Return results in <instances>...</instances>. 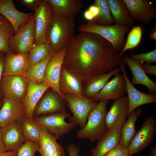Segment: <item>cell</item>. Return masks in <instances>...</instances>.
<instances>
[{"label":"cell","mask_w":156,"mask_h":156,"mask_svg":"<svg viewBox=\"0 0 156 156\" xmlns=\"http://www.w3.org/2000/svg\"><path fill=\"white\" fill-rule=\"evenodd\" d=\"M65 47L62 65L84 79L107 73L123 60L109 42L94 33L81 32L73 35Z\"/></svg>","instance_id":"obj_1"},{"label":"cell","mask_w":156,"mask_h":156,"mask_svg":"<svg viewBox=\"0 0 156 156\" xmlns=\"http://www.w3.org/2000/svg\"><path fill=\"white\" fill-rule=\"evenodd\" d=\"M74 18L54 12L48 27L46 39L53 53L65 48L73 35L75 29Z\"/></svg>","instance_id":"obj_2"},{"label":"cell","mask_w":156,"mask_h":156,"mask_svg":"<svg viewBox=\"0 0 156 156\" xmlns=\"http://www.w3.org/2000/svg\"><path fill=\"white\" fill-rule=\"evenodd\" d=\"M108 101L102 100L90 111L85 127L78 130L77 136L79 139H87L92 143L99 140L107 130L105 119Z\"/></svg>","instance_id":"obj_3"},{"label":"cell","mask_w":156,"mask_h":156,"mask_svg":"<svg viewBox=\"0 0 156 156\" xmlns=\"http://www.w3.org/2000/svg\"><path fill=\"white\" fill-rule=\"evenodd\" d=\"M72 116L65 109L34 117L33 120L44 128L57 140L76 127L77 124L66 119Z\"/></svg>","instance_id":"obj_4"},{"label":"cell","mask_w":156,"mask_h":156,"mask_svg":"<svg viewBox=\"0 0 156 156\" xmlns=\"http://www.w3.org/2000/svg\"><path fill=\"white\" fill-rule=\"evenodd\" d=\"M130 28L127 26L115 24L111 26L100 25L90 21L81 24L78 29L81 32L94 33L103 37L109 42L116 51L119 53L125 46V36Z\"/></svg>","instance_id":"obj_5"},{"label":"cell","mask_w":156,"mask_h":156,"mask_svg":"<svg viewBox=\"0 0 156 156\" xmlns=\"http://www.w3.org/2000/svg\"><path fill=\"white\" fill-rule=\"evenodd\" d=\"M64 96L66 104L72 113V120L80 126V129H83L86 124L89 112L98 103L90 99L70 93Z\"/></svg>","instance_id":"obj_6"},{"label":"cell","mask_w":156,"mask_h":156,"mask_svg":"<svg viewBox=\"0 0 156 156\" xmlns=\"http://www.w3.org/2000/svg\"><path fill=\"white\" fill-rule=\"evenodd\" d=\"M34 14L27 23L19 27L16 34L11 39L9 46L15 54L29 53L32 48L35 39Z\"/></svg>","instance_id":"obj_7"},{"label":"cell","mask_w":156,"mask_h":156,"mask_svg":"<svg viewBox=\"0 0 156 156\" xmlns=\"http://www.w3.org/2000/svg\"><path fill=\"white\" fill-rule=\"evenodd\" d=\"M28 82L24 76L2 75L0 90L3 98L22 101L27 92Z\"/></svg>","instance_id":"obj_8"},{"label":"cell","mask_w":156,"mask_h":156,"mask_svg":"<svg viewBox=\"0 0 156 156\" xmlns=\"http://www.w3.org/2000/svg\"><path fill=\"white\" fill-rule=\"evenodd\" d=\"M156 133V122L152 116L147 118L128 147L129 154L133 155L142 151L153 142Z\"/></svg>","instance_id":"obj_9"},{"label":"cell","mask_w":156,"mask_h":156,"mask_svg":"<svg viewBox=\"0 0 156 156\" xmlns=\"http://www.w3.org/2000/svg\"><path fill=\"white\" fill-rule=\"evenodd\" d=\"M34 11L35 37L34 45L48 43L46 32L53 14L52 7L47 0H41Z\"/></svg>","instance_id":"obj_10"},{"label":"cell","mask_w":156,"mask_h":156,"mask_svg":"<svg viewBox=\"0 0 156 156\" xmlns=\"http://www.w3.org/2000/svg\"><path fill=\"white\" fill-rule=\"evenodd\" d=\"M131 18L148 24L156 18V7L149 0H122Z\"/></svg>","instance_id":"obj_11"},{"label":"cell","mask_w":156,"mask_h":156,"mask_svg":"<svg viewBox=\"0 0 156 156\" xmlns=\"http://www.w3.org/2000/svg\"><path fill=\"white\" fill-rule=\"evenodd\" d=\"M124 60L119 64V67L124 76L126 83V91L128 94V108L127 118L131 113L138 107L143 105L156 102L155 94H147L142 92L133 85L127 75Z\"/></svg>","instance_id":"obj_12"},{"label":"cell","mask_w":156,"mask_h":156,"mask_svg":"<svg viewBox=\"0 0 156 156\" xmlns=\"http://www.w3.org/2000/svg\"><path fill=\"white\" fill-rule=\"evenodd\" d=\"M66 51L65 47L60 52L53 53L47 63L43 77L44 82L49 84L50 88L59 95L66 104L64 96L59 90V82Z\"/></svg>","instance_id":"obj_13"},{"label":"cell","mask_w":156,"mask_h":156,"mask_svg":"<svg viewBox=\"0 0 156 156\" xmlns=\"http://www.w3.org/2000/svg\"><path fill=\"white\" fill-rule=\"evenodd\" d=\"M84 79L74 70L62 65L59 82L60 92L63 95L70 93L79 97L84 96L82 84Z\"/></svg>","instance_id":"obj_14"},{"label":"cell","mask_w":156,"mask_h":156,"mask_svg":"<svg viewBox=\"0 0 156 156\" xmlns=\"http://www.w3.org/2000/svg\"><path fill=\"white\" fill-rule=\"evenodd\" d=\"M2 141L7 151H17L25 142L21 121L16 120L1 128Z\"/></svg>","instance_id":"obj_15"},{"label":"cell","mask_w":156,"mask_h":156,"mask_svg":"<svg viewBox=\"0 0 156 156\" xmlns=\"http://www.w3.org/2000/svg\"><path fill=\"white\" fill-rule=\"evenodd\" d=\"M126 91V83L123 75L119 73L114 75L100 92L90 99L95 101L118 99L124 96Z\"/></svg>","instance_id":"obj_16"},{"label":"cell","mask_w":156,"mask_h":156,"mask_svg":"<svg viewBox=\"0 0 156 156\" xmlns=\"http://www.w3.org/2000/svg\"><path fill=\"white\" fill-rule=\"evenodd\" d=\"M50 88V86L46 82L38 84L32 80H28L27 92L22 101L24 107L25 118L33 119L37 104L43 94Z\"/></svg>","instance_id":"obj_17"},{"label":"cell","mask_w":156,"mask_h":156,"mask_svg":"<svg viewBox=\"0 0 156 156\" xmlns=\"http://www.w3.org/2000/svg\"><path fill=\"white\" fill-rule=\"evenodd\" d=\"M46 92L37 104L33 117L65 109V103L56 92L51 88Z\"/></svg>","instance_id":"obj_18"},{"label":"cell","mask_w":156,"mask_h":156,"mask_svg":"<svg viewBox=\"0 0 156 156\" xmlns=\"http://www.w3.org/2000/svg\"><path fill=\"white\" fill-rule=\"evenodd\" d=\"M0 107V127L1 128L16 120L22 121L25 118V108L22 101L3 98Z\"/></svg>","instance_id":"obj_19"},{"label":"cell","mask_w":156,"mask_h":156,"mask_svg":"<svg viewBox=\"0 0 156 156\" xmlns=\"http://www.w3.org/2000/svg\"><path fill=\"white\" fill-rule=\"evenodd\" d=\"M0 15L5 17L11 23L14 29L15 35L20 26L27 22L33 14L18 11L16 8L12 0H1Z\"/></svg>","instance_id":"obj_20"},{"label":"cell","mask_w":156,"mask_h":156,"mask_svg":"<svg viewBox=\"0 0 156 156\" xmlns=\"http://www.w3.org/2000/svg\"><path fill=\"white\" fill-rule=\"evenodd\" d=\"M122 125H119L109 129L99 139L96 146L91 150V156H104L119 144Z\"/></svg>","instance_id":"obj_21"},{"label":"cell","mask_w":156,"mask_h":156,"mask_svg":"<svg viewBox=\"0 0 156 156\" xmlns=\"http://www.w3.org/2000/svg\"><path fill=\"white\" fill-rule=\"evenodd\" d=\"M3 76H24L29 67V53H14L11 52L4 59Z\"/></svg>","instance_id":"obj_22"},{"label":"cell","mask_w":156,"mask_h":156,"mask_svg":"<svg viewBox=\"0 0 156 156\" xmlns=\"http://www.w3.org/2000/svg\"><path fill=\"white\" fill-rule=\"evenodd\" d=\"M128 108L127 96L115 100L107 112L105 119L107 129L123 125L127 118Z\"/></svg>","instance_id":"obj_23"},{"label":"cell","mask_w":156,"mask_h":156,"mask_svg":"<svg viewBox=\"0 0 156 156\" xmlns=\"http://www.w3.org/2000/svg\"><path fill=\"white\" fill-rule=\"evenodd\" d=\"M120 71V68L117 67L108 73L84 79L82 84L84 96L90 99L98 94L109 79Z\"/></svg>","instance_id":"obj_24"},{"label":"cell","mask_w":156,"mask_h":156,"mask_svg":"<svg viewBox=\"0 0 156 156\" xmlns=\"http://www.w3.org/2000/svg\"><path fill=\"white\" fill-rule=\"evenodd\" d=\"M122 57L132 72L133 79L131 84L133 85H144L148 88L149 93L155 94L156 93V83L146 75L142 68L140 62L132 59L127 55H123Z\"/></svg>","instance_id":"obj_25"},{"label":"cell","mask_w":156,"mask_h":156,"mask_svg":"<svg viewBox=\"0 0 156 156\" xmlns=\"http://www.w3.org/2000/svg\"><path fill=\"white\" fill-rule=\"evenodd\" d=\"M57 140L44 128L40 130V142L38 151L41 156H65L64 149Z\"/></svg>","instance_id":"obj_26"},{"label":"cell","mask_w":156,"mask_h":156,"mask_svg":"<svg viewBox=\"0 0 156 156\" xmlns=\"http://www.w3.org/2000/svg\"><path fill=\"white\" fill-rule=\"evenodd\" d=\"M114 24L133 27L135 23L122 0H107Z\"/></svg>","instance_id":"obj_27"},{"label":"cell","mask_w":156,"mask_h":156,"mask_svg":"<svg viewBox=\"0 0 156 156\" xmlns=\"http://www.w3.org/2000/svg\"><path fill=\"white\" fill-rule=\"evenodd\" d=\"M53 12L62 15L74 17L79 12L83 5L82 0H47Z\"/></svg>","instance_id":"obj_28"},{"label":"cell","mask_w":156,"mask_h":156,"mask_svg":"<svg viewBox=\"0 0 156 156\" xmlns=\"http://www.w3.org/2000/svg\"><path fill=\"white\" fill-rule=\"evenodd\" d=\"M142 112L141 108L133 111L128 116V119L122 125L120 135L119 144L127 147L137 132L135 129L136 121Z\"/></svg>","instance_id":"obj_29"},{"label":"cell","mask_w":156,"mask_h":156,"mask_svg":"<svg viewBox=\"0 0 156 156\" xmlns=\"http://www.w3.org/2000/svg\"><path fill=\"white\" fill-rule=\"evenodd\" d=\"M0 15V52L7 54L11 52L9 44L14 35V31L11 23L5 17Z\"/></svg>","instance_id":"obj_30"},{"label":"cell","mask_w":156,"mask_h":156,"mask_svg":"<svg viewBox=\"0 0 156 156\" xmlns=\"http://www.w3.org/2000/svg\"><path fill=\"white\" fill-rule=\"evenodd\" d=\"M53 54L52 52L45 59L36 64L29 66L24 76L28 79L38 84L44 82V74L45 67L49 60Z\"/></svg>","instance_id":"obj_31"},{"label":"cell","mask_w":156,"mask_h":156,"mask_svg":"<svg viewBox=\"0 0 156 156\" xmlns=\"http://www.w3.org/2000/svg\"><path fill=\"white\" fill-rule=\"evenodd\" d=\"M25 142L31 140L39 144L40 142V130L42 127L33 119L25 118L21 121Z\"/></svg>","instance_id":"obj_32"},{"label":"cell","mask_w":156,"mask_h":156,"mask_svg":"<svg viewBox=\"0 0 156 156\" xmlns=\"http://www.w3.org/2000/svg\"><path fill=\"white\" fill-rule=\"evenodd\" d=\"M93 3L99 7L100 12L98 16L91 21L100 25L108 26L114 25V21L107 0H95Z\"/></svg>","instance_id":"obj_33"},{"label":"cell","mask_w":156,"mask_h":156,"mask_svg":"<svg viewBox=\"0 0 156 156\" xmlns=\"http://www.w3.org/2000/svg\"><path fill=\"white\" fill-rule=\"evenodd\" d=\"M52 52V49L48 43L43 42L34 45L29 53V66L42 61Z\"/></svg>","instance_id":"obj_34"},{"label":"cell","mask_w":156,"mask_h":156,"mask_svg":"<svg viewBox=\"0 0 156 156\" xmlns=\"http://www.w3.org/2000/svg\"><path fill=\"white\" fill-rule=\"evenodd\" d=\"M143 29L140 25L132 27L129 33L125 46L122 50L119 53L121 56L128 50L132 49L138 46L142 38Z\"/></svg>","instance_id":"obj_35"},{"label":"cell","mask_w":156,"mask_h":156,"mask_svg":"<svg viewBox=\"0 0 156 156\" xmlns=\"http://www.w3.org/2000/svg\"><path fill=\"white\" fill-rule=\"evenodd\" d=\"M40 145L35 141L29 140L26 141L17 150L16 156H36L38 151Z\"/></svg>","instance_id":"obj_36"},{"label":"cell","mask_w":156,"mask_h":156,"mask_svg":"<svg viewBox=\"0 0 156 156\" xmlns=\"http://www.w3.org/2000/svg\"><path fill=\"white\" fill-rule=\"evenodd\" d=\"M131 58L139 61L141 63L146 62L156 63V48L152 51L146 53L135 54L132 53L130 56Z\"/></svg>","instance_id":"obj_37"},{"label":"cell","mask_w":156,"mask_h":156,"mask_svg":"<svg viewBox=\"0 0 156 156\" xmlns=\"http://www.w3.org/2000/svg\"><path fill=\"white\" fill-rule=\"evenodd\" d=\"M128 154V148L119 144L104 156H125Z\"/></svg>","instance_id":"obj_38"},{"label":"cell","mask_w":156,"mask_h":156,"mask_svg":"<svg viewBox=\"0 0 156 156\" xmlns=\"http://www.w3.org/2000/svg\"><path fill=\"white\" fill-rule=\"evenodd\" d=\"M41 0H20V3L24 6L34 11L39 4Z\"/></svg>","instance_id":"obj_39"},{"label":"cell","mask_w":156,"mask_h":156,"mask_svg":"<svg viewBox=\"0 0 156 156\" xmlns=\"http://www.w3.org/2000/svg\"><path fill=\"white\" fill-rule=\"evenodd\" d=\"M142 68L146 74L156 75V66L147 63H141Z\"/></svg>","instance_id":"obj_40"},{"label":"cell","mask_w":156,"mask_h":156,"mask_svg":"<svg viewBox=\"0 0 156 156\" xmlns=\"http://www.w3.org/2000/svg\"><path fill=\"white\" fill-rule=\"evenodd\" d=\"M69 156H77L80 151L79 146L71 143L67 147Z\"/></svg>","instance_id":"obj_41"},{"label":"cell","mask_w":156,"mask_h":156,"mask_svg":"<svg viewBox=\"0 0 156 156\" xmlns=\"http://www.w3.org/2000/svg\"><path fill=\"white\" fill-rule=\"evenodd\" d=\"M88 10L92 14L94 17V19L99 14L100 12L99 8L97 5L94 3L90 6Z\"/></svg>","instance_id":"obj_42"},{"label":"cell","mask_w":156,"mask_h":156,"mask_svg":"<svg viewBox=\"0 0 156 156\" xmlns=\"http://www.w3.org/2000/svg\"><path fill=\"white\" fill-rule=\"evenodd\" d=\"M5 66L4 59L2 55L0 54V83L3 73ZM3 98L0 90V99Z\"/></svg>","instance_id":"obj_43"},{"label":"cell","mask_w":156,"mask_h":156,"mask_svg":"<svg viewBox=\"0 0 156 156\" xmlns=\"http://www.w3.org/2000/svg\"><path fill=\"white\" fill-rule=\"evenodd\" d=\"M84 16L85 18L88 21H92L94 19V17L93 15L88 10L84 12Z\"/></svg>","instance_id":"obj_44"},{"label":"cell","mask_w":156,"mask_h":156,"mask_svg":"<svg viewBox=\"0 0 156 156\" xmlns=\"http://www.w3.org/2000/svg\"><path fill=\"white\" fill-rule=\"evenodd\" d=\"M17 151H12L0 153V156H16Z\"/></svg>","instance_id":"obj_45"},{"label":"cell","mask_w":156,"mask_h":156,"mask_svg":"<svg viewBox=\"0 0 156 156\" xmlns=\"http://www.w3.org/2000/svg\"><path fill=\"white\" fill-rule=\"evenodd\" d=\"M7 151L2 141L1 136V128L0 127V153H5Z\"/></svg>","instance_id":"obj_46"},{"label":"cell","mask_w":156,"mask_h":156,"mask_svg":"<svg viewBox=\"0 0 156 156\" xmlns=\"http://www.w3.org/2000/svg\"><path fill=\"white\" fill-rule=\"evenodd\" d=\"M151 39L156 40V25L151 29V33L149 36Z\"/></svg>","instance_id":"obj_47"},{"label":"cell","mask_w":156,"mask_h":156,"mask_svg":"<svg viewBox=\"0 0 156 156\" xmlns=\"http://www.w3.org/2000/svg\"><path fill=\"white\" fill-rule=\"evenodd\" d=\"M148 156H156V146L151 147Z\"/></svg>","instance_id":"obj_48"},{"label":"cell","mask_w":156,"mask_h":156,"mask_svg":"<svg viewBox=\"0 0 156 156\" xmlns=\"http://www.w3.org/2000/svg\"><path fill=\"white\" fill-rule=\"evenodd\" d=\"M2 105V100H1V99H0V107H1Z\"/></svg>","instance_id":"obj_49"},{"label":"cell","mask_w":156,"mask_h":156,"mask_svg":"<svg viewBox=\"0 0 156 156\" xmlns=\"http://www.w3.org/2000/svg\"><path fill=\"white\" fill-rule=\"evenodd\" d=\"M125 156H133V155H130L129 154H128V155H127Z\"/></svg>","instance_id":"obj_50"},{"label":"cell","mask_w":156,"mask_h":156,"mask_svg":"<svg viewBox=\"0 0 156 156\" xmlns=\"http://www.w3.org/2000/svg\"><path fill=\"white\" fill-rule=\"evenodd\" d=\"M0 18H1V15H0Z\"/></svg>","instance_id":"obj_51"},{"label":"cell","mask_w":156,"mask_h":156,"mask_svg":"<svg viewBox=\"0 0 156 156\" xmlns=\"http://www.w3.org/2000/svg\"><path fill=\"white\" fill-rule=\"evenodd\" d=\"M1 0H0V1H1Z\"/></svg>","instance_id":"obj_52"}]
</instances>
